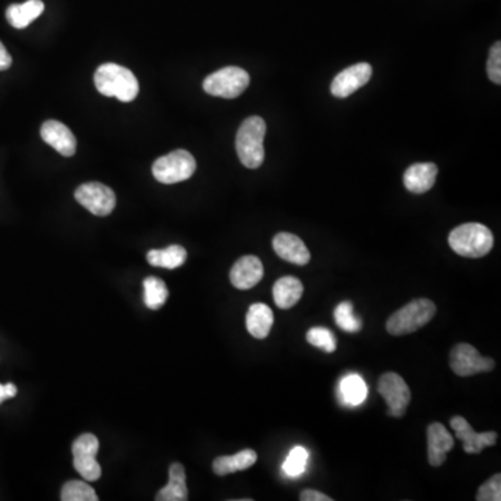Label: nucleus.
I'll return each instance as SVG.
<instances>
[{"label": "nucleus", "instance_id": "nucleus-31", "mask_svg": "<svg viewBox=\"0 0 501 501\" xmlns=\"http://www.w3.org/2000/svg\"><path fill=\"white\" fill-rule=\"evenodd\" d=\"M488 75L492 83L501 84V44L496 42L490 49L489 60H488Z\"/></svg>", "mask_w": 501, "mask_h": 501}, {"label": "nucleus", "instance_id": "nucleus-18", "mask_svg": "<svg viewBox=\"0 0 501 501\" xmlns=\"http://www.w3.org/2000/svg\"><path fill=\"white\" fill-rule=\"evenodd\" d=\"M247 330L252 338L263 340L269 336L275 323V315L267 303H254L247 312Z\"/></svg>", "mask_w": 501, "mask_h": 501}, {"label": "nucleus", "instance_id": "nucleus-16", "mask_svg": "<svg viewBox=\"0 0 501 501\" xmlns=\"http://www.w3.org/2000/svg\"><path fill=\"white\" fill-rule=\"evenodd\" d=\"M276 254L287 262L303 267L310 263L311 254L303 240L291 233H278L272 242Z\"/></svg>", "mask_w": 501, "mask_h": 501}, {"label": "nucleus", "instance_id": "nucleus-8", "mask_svg": "<svg viewBox=\"0 0 501 501\" xmlns=\"http://www.w3.org/2000/svg\"><path fill=\"white\" fill-rule=\"evenodd\" d=\"M378 391L386 400L389 411L387 415L401 418L406 414L411 401V390L406 381L394 372H387L379 379Z\"/></svg>", "mask_w": 501, "mask_h": 501}, {"label": "nucleus", "instance_id": "nucleus-20", "mask_svg": "<svg viewBox=\"0 0 501 501\" xmlns=\"http://www.w3.org/2000/svg\"><path fill=\"white\" fill-rule=\"evenodd\" d=\"M189 498L186 470L183 465L174 462L169 468V483L156 495L158 501H186Z\"/></svg>", "mask_w": 501, "mask_h": 501}, {"label": "nucleus", "instance_id": "nucleus-32", "mask_svg": "<svg viewBox=\"0 0 501 501\" xmlns=\"http://www.w3.org/2000/svg\"><path fill=\"white\" fill-rule=\"evenodd\" d=\"M301 501H331L333 498L329 497V496L323 495V493L318 492V490L306 489L303 490L300 495Z\"/></svg>", "mask_w": 501, "mask_h": 501}, {"label": "nucleus", "instance_id": "nucleus-13", "mask_svg": "<svg viewBox=\"0 0 501 501\" xmlns=\"http://www.w3.org/2000/svg\"><path fill=\"white\" fill-rule=\"evenodd\" d=\"M40 136L48 145L55 148L60 155L70 158L77 149V139L75 134L65 124L57 120H48L40 127Z\"/></svg>", "mask_w": 501, "mask_h": 501}, {"label": "nucleus", "instance_id": "nucleus-30", "mask_svg": "<svg viewBox=\"0 0 501 501\" xmlns=\"http://www.w3.org/2000/svg\"><path fill=\"white\" fill-rule=\"evenodd\" d=\"M478 501H500L501 500V475L496 473L488 482L483 483L478 490Z\"/></svg>", "mask_w": 501, "mask_h": 501}, {"label": "nucleus", "instance_id": "nucleus-23", "mask_svg": "<svg viewBox=\"0 0 501 501\" xmlns=\"http://www.w3.org/2000/svg\"><path fill=\"white\" fill-rule=\"evenodd\" d=\"M341 402L347 406L356 407L365 401L368 387L358 374H347L338 386Z\"/></svg>", "mask_w": 501, "mask_h": 501}, {"label": "nucleus", "instance_id": "nucleus-10", "mask_svg": "<svg viewBox=\"0 0 501 501\" xmlns=\"http://www.w3.org/2000/svg\"><path fill=\"white\" fill-rule=\"evenodd\" d=\"M75 199L95 216H109L115 211L116 195L110 187L102 183H85L75 189Z\"/></svg>", "mask_w": 501, "mask_h": 501}, {"label": "nucleus", "instance_id": "nucleus-6", "mask_svg": "<svg viewBox=\"0 0 501 501\" xmlns=\"http://www.w3.org/2000/svg\"><path fill=\"white\" fill-rule=\"evenodd\" d=\"M248 85H250V75L244 68L234 67V66L220 68L204 80L205 92L224 100L239 98L247 90Z\"/></svg>", "mask_w": 501, "mask_h": 501}, {"label": "nucleus", "instance_id": "nucleus-15", "mask_svg": "<svg viewBox=\"0 0 501 501\" xmlns=\"http://www.w3.org/2000/svg\"><path fill=\"white\" fill-rule=\"evenodd\" d=\"M427 460L432 467H442L447 460V453L454 447V439L439 422L427 426Z\"/></svg>", "mask_w": 501, "mask_h": 501}, {"label": "nucleus", "instance_id": "nucleus-11", "mask_svg": "<svg viewBox=\"0 0 501 501\" xmlns=\"http://www.w3.org/2000/svg\"><path fill=\"white\" fill-rule=\"evenodd\" d=\"M372 66L369 63H356L336 75L331 83L330 91L336 98H347L353 95L359 88L364 87L371 80Z\"/></svg>", "mask_w": 501, "mask_h": 501}, {"label": "nucleus", "instance_id": "nucleus-4", "mask_svg": "<svg viewBox=\"0 0 501 501\" xmlns=\"http://www.w3.org/2000/svg\"><path fill=\"white\" fill-rule=\"evenodd\" d=\"M435 313H436V305L434 301L418 298L390 316L386 323L387 331L391 336L414 333L429 323L434 319Z\"/></svg>", "mask_w": 501, "mask_h": 501}, {"label": "nucleus", "instance_id": "nucleus-12", "mask_svg": "<svg viewBox=\"0 0 501 501\" xmlns=\"http://www.w3.org/2000/svg\"><path fill=\"white\" fill-rule=\"evenodd\" d=\"M450 425L454 429L455 436L461 440L464 444V452L467 454H480L486 447H492L497 443V434L496 432H485L477 434L472 429L467 419L462 417H453Z\"/></svg>", "mask_w": 501, "mask_h": 501}, {"label": "nucleus", "instance_id": "nucleus-7", "mask_svg": "<svg viewBox=\"0 0 501 501\" xmlns=\"http://www.w3.org/2000/svg\"><path fill=\"white\" fill-rule=\"evenodd\" d=\"M98 450H100V440L92 434L81 435L73 444L75 470L88 482H95L102 475L101 465L96 461Z\"/></svg>", "mask_w": 501, "mask_h": 501}, {"label": "nucleus", "instance_id": "nucleus-5", "mask_svg": "<svg viewBox=\"0 0 501 501\" xmlns=\"http://www.w3.org/2000/svg\"><path fill=\"white\" fill-rule=\"evenodd\" d=\"M197 171L194 156L186 149H177L169 155L156 159L152 166L154 177L162 184H176L186 181Z\"/></svg>", "mask_w": 501, "mask_h": 501}, {"label": "nucleus", "instance_id": "nucleus-17", "mask_svg": "<svg viewBox=\"0 0 501 501\" xmlns=\"http://www.w3.org/2000/svg\"><path fill=\"white\" fill-rule=\"evenodd\" d=\"M437 166L435 163H415L404 173V186L412 194H425L436 183Z\"/></svg>", "mask_w": 501, "mask_h": 501}, {"label": "nucleus", "instance_id": "nucleus-19", "mask_svg": "<svg viewBox=\"0 0 501 501\" xmlns=\"http://www.w3.org/2000/svg\"><path fill=\"white\" fill-rule=\"evenodd\" d=\"M303 294V286L300 278L285 276L273 286V300L280 310H290Z\"/></svg>", "mask_w": 501, "mask_h": 501}, {"label": "nucleus", "instance_id": "nucleus-33", "mask_svg": "<svg viewBox=\"0 0 501 501\" xmlns=\"http://www.w3.org/2000/svg\"><path fill=\"white\" fill-rule=\"evenodd\" d=\"M17 394V387L13 383L0 384V404L7 399H13Z\"/></svg>", "mask_w": 501, "mask_h": 501}, {"label": "nucleus", "instance_id": "nucleus-21", "mask_svg": "<svg viewBox=\"0 0 501 501\" xmlns=\"http://www.w3.org/2000/svg\"><path fill=\"white\" fill-rule=\"evenodd\" d=\"M258 454L254 450L245 449L234 455H223L217 457L214 461V472L219 477H224L229 473L245 470L257 462Z\"/></svg>", "mask_w": 501, "mask_h": 501}, {"label": "nucleus", "instance_id": "nucleus-28", "mask_svg": "<svg viewBox=\"0 0 501 501\" xmlns=\"http://www.w3.org/2000/svg\"><path fill=\"white\" fill-rule=\"evenodd\" d=\"M308 457H310L308 450L297 445L288 453L286 461L283 462V472L290 478L301 477L305 472Z\"/></svg>", "mask_w": 501, "mask_h": 501}, {"label": "nucleus", "instance_id": "nucleus-22", "mask_svg": "<svg viewBox=\"0 0 501 501\" xmlns=\"http://www.w3.org/2000/svg\"><path fill=\"white\" fill-rule=\"evenodd\" d=\"M44 10L45 4L42 0H28L25 4L9 6L6 10V19L10 25L17 30H22L37 20Z\"/></svg>", "mask_w": 501, "mask_h": 501}, {"label": "nucleus", "instance_id": "nucleus-3", "mask_svg": "<svg viewBox=\"0 0 501 501\" xmlns=\"http://www.w3.org/2000/svg\"><path fill=\"white\" fill-rule=\"evenodd\" d=\"M495 239L492 232L480 223H467L455 227L449 235V245L455 254L464 258L485 257L492 250Z\"/></svg>", "mask_w": 501, "mask_h": 501}, {"label": "nucleus", "instance_id": "nucleus-2", "mask_svg": "<svg viewBox=\"0 0 501 501\" xmlns=\"http://www.w3.org/2000/svg\"><path fill=\"white\" fill-rule=\"evenodd\" d=\"M267 136V123L259 116L245 119L235 136V149L240 161L248 169H258L265 161L263 139Z\"/></svg>", "mask_w": 501, "mask_h": 501}, {"label": "nucleus", "instance_id": "nucleus-14", "mask_svg": "<svg viewBox=\"0 0 501 501\" xmlns=\"http://www.w3.org/2000/svg\"><path fill=\"white\" fill-rule=\"evenodd\" d=\"M263 265L254 255L240 258L230 270V282L239 290H250L262 280Z\"/></svg>", "mask_w": 501, "mask_h": 501}, {"label": "nucleus", "instance_id": "nucleus-27", "mask_svg": "<svg viewBox=\"0 0 501 501\" xmlns=\"http://www.w3.org/2000/svg\"><path fill=\"white\" fill-rule=\"evenodd\" d=\"M60 498L63 501H98V496L92 486L81 480H70L66 483Z\"/></svg>", "mask_w": 501, "mask_h": 501}, {"label": "nucleus", "instance_id": "nucleus-25", "mask_svg": "<svg viewBox=\"0 0 501 501\" xmlns=\"http://www.w3.org/2000/svg\"><path fill=\"white\" fill-rule=\"evenodd\" d=\"M169 297V290L163 280L159 277H146L144 280V303L149 310H159Z\"/></svg>", "mask_w": 501, "mask_h": 501}, {"label": "nucleus", "instance_id": "nucleus-29", "mask_svg": "<svg viewBox=\"0 0 501 501\" xmlns=\"http://www.w3.org/2000/svg\"><path fill=\"white\" fill-rule=\"evenodd\" d=\"M306 341L311 344V346L316 347V348H321V350L325 351V353H334L336 348H338V341L334 338V334L331 333L329 329L326 328H312L306 333Z\"/></svg>", "mask_w": 501, "mask_h": 501}, {"label": "nucleus", "instance_id": "nucleus-1", "mask_svg": "<svg viewBox=\"0 0 501 501\" xmlns=\"http://www.w3.org/2000/svg\"><path fill=\"white\" fill-rule=\"evenodd\" d=\"M95 87L102 95L113 96L121 102H131L138 95L139 85L131 70L116 63L100 66L95 73Z\"/></svg>", "mask_w": 501, "mask_h": 501}, {"label": "nucleus", "instance_id": "nucleus-34", "mask_svg": "<svg viewBox=\"0 0 501 501\" xmlns=\"http://www.w3.org/2000/svg\"><path fill=\"white\" fill-rule=\"evenodd\" d=\"M12 56L9 55L4 45L0 42V72L7 70L12 66Z\"/></svg>", "mask_w": 501, "mask_h": 501}, {"label": "nucleus", "instance_id": "nucleus-26", "mask_svg": "<svg viewBox=\"0 0 501 501\" xmlns=\"http://www.w3.org/2000/svg\"><path fill=\"white\" fill-rule=\"evenodd\" d=\"M334 321L336 325L347 333H358L362 329V321L354 315L353 303L350 301H344L336 306Z\"/></svg>", "mask_w": 501, "mask_h": 501}, {"label": "nucleus", "instance_id": "nucleus-24", "mask_svg": "<svg viewBox=\"0 0 501 501\" xmlns=\"http://www.w3.org/2000/svg\"><path fill=\"white\" fill-rule=\"evenodd\" d=\"M146 259L152 267L177 269L186 262L187 250L181 245H171L164 250H149Z\"/></svg>", "mask_w": 501, "mask_h": 501}, {"label": "nucleus", "instance_id": "nucleus-9", "mask_svg": "<svg viewBox=\"0 0 501 501\" xmlns=\"http://www.w3.org/2000/svg\"><path fill=\"white\" fill-rule=\"evenodd\" d=\"M495 365L492 358L480 356L479 351L470 344H457L450 353V368L461 378L493 371Z\"/></svg>", "mask_w": 501, "mask_h": 501}]
</instances>
